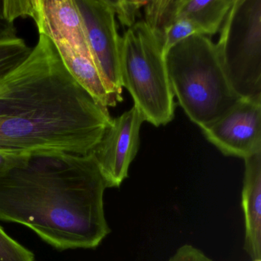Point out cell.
Wrapping results in <instances>:
<instances>
[{"label": "cell", "mask_w": 261, "mask_h": 261, "mask_svg": "<svg viewBox=\"0 0 261 261\" xmlns=\"http://www.w3.org/2000/svg\"><path fill=\"white\" fill-rule=\"evenodd\" d=\"M255 261H261V259H259V260H255Z\"/></svg>", "instance_id": "obj_22"}, {"label": "cell", "mask_w": 261, "mask_h": 261, "mask_svg": "<svg viewBox=\"0 0 261 261\" xmlns=\"http://www.w3.org/2000/svg\"><path fill=\"white\" fill-rule=\"evenodd\" d=\"M136 107L112 119L98 144L91 152L108 188H119L128 177L129 166L140 148V132L144 122Z\"/></svg>", "instance_id": "obj_8"}, {"label": "cell", "mask_w": 261, "mask_h": 261, "mask_svg": "<svg viewBox=\"0 0 261 261\" xmlns=\"http://www.w3.org/2000/svg\"><path fill=\"white\" fill-rule=\"evenodd\" d=\"M168 261H213L200 249L185 244L180 247Z\"/></svg>", "instance_id": "obj_19"}, {"label": "cell", "mask_w": 261, "mask_h": 261, "mask_svg": "<svg viewBox=\"0 0 261 261\" xmlns=\"http://www.w3.org/2000/svg\"><path fill=\"white\" fill-rule=\"evenodd\" d=\"M82 16L93 62L114 95L123 100L120 39L115 14L108 0H74Z\"/></svg>", "instance_id": "obj_6"}, {"label": "cell", "mask_w": 261, "mask_h": 261, "mask_svg": "<svg viewBox=\"0 0 261 261\" xmlns=\"http://www.w3.org/2000/svg\"><path fill=\"white\" fill-rule=\"evenodd\" d=\"M106 189L91 153L22 154L0 172V220L30 227L60 250L95 248L111 232Z\"/></svg>", "instance_id": "obj_2"}, {"label": "cell", "mask_w": 261, "mask_h": 261, "mask_svg": "<svg viewBox=\"0 0 261 261\" xmlns=\"http://www.w3.org/2000/svg\"><path fill=\"white\" fill-rule=\"evenodd\" d=\"M241 206L244 216V248L252 260L261 259V152L244 159Z\"/></svg>", "instance_id": "obj_10"}, {"label": "cell", "mask_w": 261, "mask_h": 261, "mask_svg": "<svg viewBox=\"0 0 261 261\" xmlns=\"http://www.w3.org/2000/svg\"><path fill=\"white\" fill-rule=\"evenodd\" d=\"M111 120L42 35L28 59L0 82V152L88 155Z\"/></svg>", "instance_id": "obj_1"}, {"label": "cell", "mask_w": 261, "mask_h": 261, "mask_svg": "<svg viewBox=\"0 0 261 261\" xmlns=\"http://www.w3.org/2000/svg\"><path fill=\"white\" fill-rule=\"evenodd\" d=\"M31 18L37 25L39 35L46 36L54 44L69 45L74 51L92 59L74 0H34Z\"/></svg>", "instance_id": "obj_9"}, {"label": "cell", "mask_w": 261, "mask_h": 261, "mask_svg": "<svg viewBox=\"0 0 261 261\" xmlns=\"http://www.w3.org/2000/svg\"><path fill=\"white\" fill-rule=\"evenodd\" d=\"M120 75L145 121L159 127L173 120L175 103L161 41L144 21L120 39Z\"/></svg>", "instance_id": "obj_4"}, {"label": "cell", "mask_w": 261, "mask_h": 261, "mask_svg": "<svg viewBox=\"0 0 261 261\" xmlns=\"http://www.w3.org/2000/svg\"><path fill=\"white\" fill-rule=\"evenodd\" d=\"M22 154L0 152V172L14 164Z\"/></svg>", "instance_id": "obj_21"}, {"label": "cell", "mask_w": 261, "mask_h": 261, "mask_svg": "<svg viewBox=\"0 0 261 261\" xmlns=\"http://www.w3.org/2000/svg\"><path fill=\"white\" fill-rule=\"evenodd\" d=\"M33 10L34 0H4V13L10 22L19 17H32Z\"/></svg>", "instance_id": "obj_18"}, {"label": "cell", "mask_w": 261, "mask_h": 261, "mask_svg": "<svg viewBox=\"0 0 261 261\" xmlns=\"http://www.w3.org/2000/svg\"><path fill=\"white\" fill-rule=\"evenodd\" d=\"M114 14L117 15L123 27L128 29L136 23L140 9L144 7L147 1H129V0H108Z\"/></svg>", "instance_id": "obj_16"}, {"label": "cell", "mask_w": 261, "mask_h": 261, "mask_svg": "<svg viewBox=\"0 0 261 261\" xmlns=\"http://www.w3.org/2000/svg\"><path fill=\"white\" fill-rule=\"evenodd\" d=\"M54 45L71 75L97 103L108 109L117 106L120 100L110 89L92 59L74 51L69 45Z\"/></svg>", "instance_id": "obj_11"}, {"label": "cell", "mask_w": 261, "mask_h": 261, "mask_svg": "<svg viewBox=\"0 0 261 261\" xmlns=\"http://www.w3.org/2000/svg\"><path fill=\"white\" fill-rule=\"evenodd\" d=\"M195 34L201 35V33L190 21L184 19H177L168 29L165 34L164 44H163L165 54H166L170 48L175 46L178 42Z\"/></svg>", "instance_id": "obj_17"}, {"label": "cell", "mask_w": 261, "mask_h": 261, "mask_svg": "<svg viewBox=\"0 0 261 261\" xmlns=\"http://www.w3.org/2000/svg\"><path fill=\"white\" fill-rule=\"evenodd\" d=\"M181 4V0H151L144 6V22L163 45L166 32L178 19Z\"/></svg>", "instance_id": "obj_13"}, {"label": "cell", "mask_w": 261, "mask_h": 261, "mask_svg": "<svg viewBox=\"0 0 261 261\" xmlns=\"http://www.w3.org/2000/svg\"><path fill=\"white\" fill-rule=\"evenodd\" d=\"M0 261H36L33 252L10 238L0 226Z\"/></svg>", "instance_id": "obj_15"}, {"label": "cell", "mask_w": 261, "mask_h": 261, "mask_svg": "<svg viewBox=\"0 0 261 261\" xmlns=\"http://www.w3.org/2000/svg\"><path fill=\"white\" fill-rule=\"evenodd\" d=\"M202 134L226 156L246 159L261 152V97L241 98Z\"/></svg>", "instance_id": "obj_7"}, {"label": "cell", "mask_w": 261, "mask_h": 261, "mask_svg": "<svg viewBox=\"0 0 261 261\" xmlns=\"http://www.w3.org/2000/svg\"><path fill=\"white\" fill-rule=\"evenodd\" d=\"M215 45L237 94L261 97V0H233Z\"/></svg>", "instance_id": "obj_5"}, {"label": "cell", "mask_w": 261, "mask_h": 261, "mask_svg": "<svg viewBox=\"0 0 261 261\" xmlns=\"http://www.w3.org/2000/svg\"><path fill=\"white\" fill-rule=\"evenodd\" d=\"M18 39L14 22H10L4 13V0H0V42Z\"/></svg>", "instance_id": "obj_20"}, {"label": "cell", "mask_w": 261, "mask_h": 261, "mask_svg": "<svg viewBox=\"0 0 261 261\" xmlns=\"http://www.w3.org/2000/svg\"><path fill=\"white\" fill-rule=\"evenodd\" d=\"M171 88L191 121L204 128L228 112L241 97L233 91L216 45L204 35L178 42L166 54Z\"/></svg>", "instance_id": "obj_3"}, {"label": "cell", "mask_w": 261, "mask_h": 261, "mask_svg": "<svg viewBox=\"0 0 261 261\" xmlns=\"http://www.w3.org/2000/svg\"><path fill=\"white\" fill-rule=\"evenodd\" d=\"M33 48L23 39L0 42V82L22 65L31 54Z\"/></svg>", "instance_id": "obj_14"}, {"label": "cell", "mask_w": 261, "mask_h": 261, "mask_svg": "<svg viewBox=\"0 0 261 261\" xmlns=\"http://www.w3.org/2000/svg\"><path fill=\"white\" fill-rule=\"evenodd\" d=\"M233 0H181L178 19L190 21L201 35L219 31Z\"/></svg>", "instance_id": "obj_12"}]
</instances>
